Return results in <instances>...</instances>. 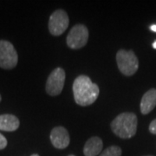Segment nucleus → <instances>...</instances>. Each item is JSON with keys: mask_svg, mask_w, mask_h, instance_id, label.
<instances>
[{"mask_svg": "<svg viewBox=\"0 0 156 156\" xmlns=\"http://www.w3.org/2000/svg\"><path fill=\"white\" fill-rule=\"evenodd\" d=\"M73 93L76 102L80 106H89L99 96V87L92 83L87 76H79L73 83Z\"/></svg>", "mask_w": 156, "mask_h": 156, "instance_id": "1", "label": "nucleus"}, {"mask_svg": "<svg viewBox=\"0 0 156 156\" xmlns=\"http://www.w3.org/2000/svg\"><path fill=\"white\" fill-rule=\"evenodd\" d=\"M137 116L134 113L125 112L117 115L111 122L114 134L122 139H129L135 135L137 131Z\"/></svg>", "mask_w": 156, "mask_h": 156, "instance_id": "2", "label": "nucleus"}, {"mask_svg": "<svg viewBox=\"0 0 156 156\" xmlns=\"http://www.w3.org/2000/svg\"><path fill=\"white\" fill-rule=\"evenodd\" d=\"M116 62L119 70L124 76H133L138 70L139 61L132 50H119L116 54Z\"/></svg>", "mask_w": 156, "mask_h": 156, "instance_id": "3", "label": "nucleus"}, {"mask_svg": "<svg viewBox=\"0 0 156 156\" xmlns=\"http://www.w3.org/2000/svg\"><path fill=\"white\" fill-rule=\"evenodd\" d=\"M18 56L14 46L10 42L0 40V68L11 69L17 66Z\"/></svg>", "mask_w": 156, "mask_h": 156, "instance_id": "4", "label": "nucleus"}, {"mask_svg": "<svg viewBox=\"0 0 156 156\" xmlns=\"http://www.w3.org/2000/svg\"><path fill=\"white\" fill-rule=\"evenodd\" d=\"M89 39V30L83 24H76L70 30L67 37V45L73 50L84 47Z\"/></svg>", "mask_w": 156, "mask_h": 156, "instance_id": "5", "label": "nucleus"}, {"mask_svg": "<svg viewBox=\"0 0 156 156\" xmlns=\"http://www.w3.org/2000/svg\"><path fill=\"white\" fill-rule=\"evenodd\" d=\"M65 71L62 68H56L50 73L46 83V92L51 96L61 94L65 83Z\"/></svg>", "mask_w": 156, "mask_h": 156, "instance_id": "6", "label": "nucleus"}, {"mask_svg": "<svg viewBox=\"0 0 156 156\" xmlns=\"http://www.w3.org/2000/svg\"><path fill=\"white\" fill-rule=\"evenodd\" d=\"M69 19L66 11L63 10L55 11L49 20V30L53 36H60L69 27Z\"/></svg>", "mask_w": 156, "mask_h": 156, "instance_id": "7", "label": "nucleus"}, {"mask_svg": "<svg viewBox=\"0 0 156 156\" xmlns=\"http://www.w3.org/2000/svg\"><path fill=\"white\" fill-rule=\"evenodd\" d=\"M50 140L57 149H64L69 145V135L67 129L63 127H56L51 130Z\"/></svg>", "mask_w": 156, "mask_h": 156, "instance_id": "8", "label": "nucleus"}, {"mask_svg": "<svg viewBox=\"0 0 156 156\" xmlns=\"http://www.w3.org/2000/svg\"><path fill=\"white\" fill-rule=\"evenodd\" d=\"M156 106V89H151L143 95L140 101V112L142 115L149 114Z\"/></svg>", "mask_w": 156, "mask_h": 156, "instance_id": "9", "label": "nucleus"}, {"mask_svg": "<svg viewBox=\"0 0 156 156\" xmlns=\"http://www.w3.org/2000/svg\"><path fill=\"white\" fill-rule=\"evenodd\" d=\"M103 147V143L101 138L94 136L89 138L85 143L83 154L85 156H96L100 154Z\"/></svg>", "mask_w": 156, "mask_h": 156, "instance_id": "10", "label": "nucleus"}, {"mask_svg": "<svg viewBox=\"0 0 156 156\" xmlns=\"http://www.w3.org/2000/svg\"><path fill=\"white\" fill-rule=\"evenodd\" d=\"M20 125L19 120L13 115H0V130L12 132L17 130Z\"/></svg>", "mask_w": 156, "mask_h": 156, "instance_id": "11", "label": "nucleus"}, {"mask_svg": "<svg viewBox=\"0 0 156 156\" xmlns=\"http://www.w3.org/2000/svg\"><path fill=\"white\" fill-rule=\"evenodd\" d=\"M100 156H122V148L118 146H110L103 151Z\"/></svg>", "mask_w": 156, "mask_h": 156, "instance_id": "12", "label": "nucleus"}, {"mask_svg": "<svg viewBox=\"0 0 156 156\" xmlns=\"http://www.w3.org/2000/svg\"><path fill=\"white\" fill-rule=\"evenodd\" d=\"M6 146H7V140L3 134H0V150L5 148Z\"/></svg>", "mask_w": 156, "mask_h": 156, "instance_id": "13", "label": "nucleus"}, {"mask_svg": "<svg viewBox=\"0 0 156 156\" xmlns=\"http://www.w3.org/2000/svg\"><path fill=\"white\" fill-rule=\"evenodd\" d=\"M149 131L153 134H156V119L154 120L149 125Z\"/></svg>", "mask_w": 156, "mask_h": 156, "instance_id": "14", "label": "nucleus"}, {"mask_svg": "<svg viewBox=\"0 0 156 156\" xmlns=\"http://www.w3.org/2000/svg\"><path fill=\"white\" fill-rule=\"evenodd\" d=\"M150 30L154 32H156V24H153L150 26Z\"/></svg>", "mask_w": 156, "mask_h": 156, "instance_id": "15", "label": "nucleus"}, {"mask_svg": "<svg viewBox=\"0 0 156 156\" xmlns=\"http://www.w3.org/2000/svg\"><path fill=\"white\" fill-rule=\"evenodd\" d=\"M153 48H154V49H155L156 50V41H154V43H153Z\"/></svg>", "mask_w": 156, "mask_h": 156, "instance_id": "16", "label": "nucleus"}, {"mask_svg": "<svg viewBox=\"0 0 156 156\" xmlns=\"http://www.w3.org/2000/svg\"><path fill=\"white\" fill-rule=\"evenodd\" d=\"M31 156H39L38 154H32V155Z\"/></svg>", "mask_w": 156, "mask_h": 156, "instance_id": "17", "label": "nucleus"}, {"mask_svg": "<svg viewBox=\"0 0 156 156\" xmlns=\"http://www.w3.org/2000/svg\"><path fill=\"white\" fill-rule=\"evenodd\" d=\"M69 156H75V155H73V154H70V155H69Z\"/></svg>", "mask_w": 156, "mask_h": 156, "instance_id": "18", "label": "nucleus"}, {"mask_svg": "<svg viewBox=\"0 0 156 156\" xmlns=\"http://www.w3.org/2000/svg\"><path fill=\"white\" fill-rule=\"evenodd\" d=\"M0 101H1V95H0Z\"/></svg>", "mask_w": 156, "mask_h": 156, "instance_id": "19", "label": "nucleus"}, {"mask_svg": "<svg viewBox=\"0 0 156 156\" xmlns=\"http://www.w3.org/2000/svg\"><path fill=\"white\" fill-rule=\"evenodd\" d=\"M146 156H152V155H146Z\"/></svg>", "mask_w": 156, "mask_h": 156, "instance_id": "20", "label": "nucleus"}]
</instances>
